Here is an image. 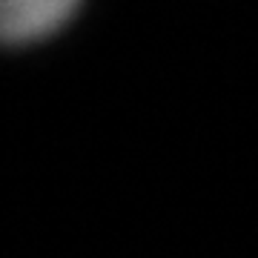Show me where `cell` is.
<instances>
[{
    "instance_id": "cell-1",
    "label": "cell",
    "mask_w": 258,
    "mask_h": 258,
    "mask_svg": "<svg viewBox=\"0 0 258 258\" xmlns=\"http://www.w3.org/2000/svg\"><path fill=\"white\" fill-rule=\"evenodd\" d=\"M81 0H0V43L23 46L63 29Z\"/></svg>"
}]
</instances>
